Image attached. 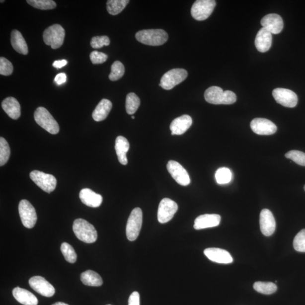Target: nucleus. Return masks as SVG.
<instances>
[{
  "instance_id": "obj_1",
  "label": "nucleus",
  "mask_w": 305,
  "mask_h": 305,
  "mask_svg": "<svg viewBox=\"0 0 305 305\" xmlns=\"http://www.w3.org/2000/svg\"><path fill=\"white\" fill-rule=\"evenodd\" d=\"M205 100L214 105H230L236 101L235 93L230 90L224 91L219 86H213L209 88L204 94Z\"/></svg>"
},
{
  "instance_id": "obj_2",
  "label": "nucleus",
  "mask_w": 305,
  "mask_h": 305,
  "mask_svg": "<svg viewBox=\"0 0 305 305\" xmlns=\"http://www.w3.org/2000/svg\"><path fill=\"white\" fill-rule=\"evenodd\" d=\"M138 42L151 46H159L165 43L168 38L167 33L161 29L144 30L135 35Z\"/></svg>"
},
{
  "instance_id": "obj_3",
  "label": "nucleus",
  "mask_w": 305,
  "mask_h": 305,
  "mask_svg": "<svg viewBox=\"0 0 305 305\" xmlns=\"http://www.w3.org/2000/svg\"><path fill=\"white\" fill-rule=\"evenodd\" d=\"M73 231L76 237L87 244L96 242L97 239V230L94 227L83 219H77L74 222Z\"/></svg>"
},
{
  "instance_id": "obj_4",
  "label": "nucleus",
  "mask_w": 305,
  "mask_h": 305,
  "mask_svg": "<svg viewBox=\"0 0 305 305\" xmlns=\"http://www.w3.org/2000/svg\"><path fill=\"white\" fill-rule=\"evenodd\" d=\"M36 122L49 133L56 135L59 133L60 127L47 109L43 107H39L34 113Z\"/></svg>"
},
{
  "instance_id": "obj_5",
  "label": "nucleus",
  "mask_w": 305,
  "mask_h": 305,
  "mask_svg": "<svg viewBox=\"0 0 305 305\" xmlns=\"http://www.w3.org/2000/svg\"><path fill=\"white\" fill-rule=\"evenodd\" d=\"M65 36L64 28L60 24H55L49 27L43 33V40L45 44L53 49H57L63 45Z\"/></svg>"
},
{
  "instance_id": "obj_6",
  "label": "nucleus",
  "mask_w": 305,
  "mask_h": 305,
  "mask_svg": "<svg viewBox=\"0 0 305 305\" xmlns=\"http://www.w3.org/2000/svg\"><path fill=\"white\" fill-rule=\"evenodd\" d=\"M143 224V212L141 209L137 208L132 211L126 226V235L128 240H137L141 230Z\"/></svg>"
},
{
  "instance_id": "obj_7",
  "label": "nucleus",
  "mask_w": 305,
  "mask_h": 305,
  "mask_svg": "<svg viewBox=\"0 0 305 305\" xmlns=\"http://www.w3.org/2000/svg\"><path fill=\"white\" fill-rule=\"evenodd\" d=\"M187 76L188 73L184 69H172L164 74L159 85L164 89L170 90L185 80Z\"/></svg>"
},
{
  "instance_id": "obj_8",
  "label": "nucleus",
  "mask_w": 305,
  "mask_h": 305,
  "mask_svg": "<svg viewBox=\"0 0 305 305\" xmlns=\"http://www.w3.org/2000/svg\"><path fill=\"white\" fill-rule=\"evenodd\" d=\"M216 6L214 0H197L192 7L191 14L197 20H204L209 17Z\"/></svg>"
},
{
  "instance_id": "obj_9",
  "label": "nucleus",
  "mask_w": 305,
  "mask_h": 305,
  "mask_svg": "<svg viewBox=\"0 0 305 305\" xmlns=\"http://www.w3.org/2000/svg\"><path fill=\"white\" fill-rule=\"evenodd\" d=\"M30 176L31 180L42 190L47 193H51L56 188L57 179L52 175L34 170L30 173Z\"/></svg>"
},
{
  "instance_id": "obj_10",
  "label": "nucleus",
  "mask_w": 305,
  "mask_h": 305,
  "mask_svg": "<svg viewBox=\"0 0 305 305\" xmlns=\"http://www.w3.org/2000/svg\"><path fill=\"white\" fill-rule=\"evenodd\" d=\"M18 209L23 226L27 229L34 228L38 219L34 207L28 201L22 200L19 203Z\"/></svg>"
},
{
  "instance_id": "obj_11",
  "label": "nucleus",
  "mask_w": 305,
  "mask_h": 305,
  "mask_svg": "<svg viewBox=\"0 0 305 305\" xmlns=\"http://www.w3.org/2000/svg\"><path fill=\"white\" fill-rule=\"evenodd\" d=\"M178 209V204L175 201L164 198L159 205L157 214L158 222L163 224L170 221Z\"/></svg>"
},
{
  "instance_id": "obj_12",
  "label": "nucleus",
  "mask_w": 305,
  "mask_h": 305,
  "mask_svg": "<svg viewBox=\"0 0 305 305\" xmlns=\"http://www.w3.org/2000/svg\"><path fill=\"white\" fill-rule=\"evenodd\" d=\"M273 95L278 104L287 108H294L298 102V97L292 90L286 88H276Z\"/></svg>"
},
{
  "instance_id": "obj_13",
  "label": "nucleus",
  "mask_w": 305,
  "mask_h": 305,
  "mask_svg": "<svg viewBox=\"0 0 305 305\" xmlns=\"http://www.w3.org/2000/svg\"><path fill=\"white\" fill-rule=\"evenodd\" d=\"M167 170L177 183L183 186H187L191 183L188 173L178 162L170 160L167 164Z\"/></svg>"
},
{
  "instance_id": "obj_14",
  "label": "nucleus",
  "mask_w": 305,
  "mask_h": 305,
  "mask_svg": "<svg viewBox=\"0 0 305 305\" xmlns=\"http://www.w3.org/2000/svg\"><path fill=\"white\" fill-rule=\"evenodd\" d=\"M29 284L32 290L47 298H51L55 294L54 287L40 276L32 277L29 280Z\"/></svg>"
},
{
  "instance_id": "obj_15",
  "label": "nucleus",
  "mask_w": 305,
  "mask_h": 305,
  "mask_svg": "<svg viewBox=\"0 0 305 305\" xmlns=\"http://www.w3.org/2000/svg\"><path fill=\"white\" fill-rule=\"evenodd\" d=\"M251 129L259 135H271L277 131V127L273 122L265 118H255L250 123Z\"/></svg>"
},
{
  "instance_id": "obj_16",
  "label": "nucleus",
  "mask_w": 305,
  "mask_h": 305,
  "mask_svg": "<svg viewBox=\"0 0 305 305\" xmlns=\"http://www.w3.org/2000/svg\"><path fill=\"white\" fill-rule=\"evenodd\" d=\"M260 229L266 236L273 234L276 229V222L273 213L269 209H263L260 214Z\"/></svg>"
},
{
  "instance_id": "obj_17",
  "label": "nucleus",
  "mask_w": 305,
  "mask_h": 305,
  "mask_svg": "<svg viewBox=\"0 0 305 305\" xmlns=\"http://www.w3.org/2000/svg\"><path fill=\"white\" fill-rule=\"evenodd\" d=\"M261 23L271 34H278L283 30V20L281 16L277 14H270L265 15L262 19Z\"/></svg>"
},
{
  "instance_id": "obj_18",
  "label": "nucleus",
  "mask_w": 305,
  "mask_h": 305,
  "mask_svg": "<svg viewBox=\"0 0 305 305\" xmlns=\"http://www.w3.org/2000/svg\"><path fill=\"white\" fill-rule=\"evenodd\" d=\"M204 254L210 261L218 263L229 264L233 262L231 255L228 251L216 248H210L204 250Z\"/></svg>"
},
{
  "instance_id": "obj_19",
  "label": "nucleus",
  "mask_w": 305,
  "mask_h": 305,
  "mask_svg": "<svg viewBox=\"0 0 305 305\" xmlns=\"http://www.w3.org/2000/svg\"><path fill=\"white\" fill-rule=\"evenodd\" d=\"M221 217L218 214H204L195 221L194 229L197 230L214 228L219 226Z\"/></svg>"
},
{
  "instance_id": "obj_20",
  "label": "nucleus",
  "mask_w": 305,
  "mask_h": 305,
  "mask_svg": "<svg viewBox=\"0 0 305 305\" xmlns=\"http://www.w3.org/2000/svg\"><path fill=\"white\" fill-rule=\"evenodd\" d=\"M192 125V119L188 115H183L173 121L170 129L172 135L184 134Z\"/></svg>"
},
{
  "instance_id": "obj_21",
  "label": "nucleus",
  "mask_w": 305,
  "mask_h": 305,
  "mask_svg": "<svg viewBox=\"0 0 305 305\" xmlns=\"http://www.w3.org/2000/svg\"><path fill=\"white\" fill-rule=\"evenodd\" d=\"M272 45V34L262 27L258 32L255 39V47L259 52L265 53L269 50Z\"/></svg>"
},
{
  "instance_id": "obj_22",
  "label": "nucleus",
  "mask_w": 305,
  "mask_h": 305,
  "mask_svg": "<svg viewBox=\"0 0 305 305\" xmlns=\"http://www.w3.org/2000/svg\"><path fill=\"white\" fill-rule=\"evenodd\" d=\"M79 197L82 203L91 208L100 207L103 201L101 195L98 194L89 188L81 189L79 193Z\"/></svg>"
},
{
  "instance_id": "obj_23",
  "label": "nucleus",
  "mask_w": 305,
  "mask_h": 305,
  "mask_svg": "<svg viewBox=\"0 0 305 305\" xmlns=\"http://www.w3.org/2000/svg\"><path fill=\"white\" fill-rule=\"evenodd\" d=\"M13 295L17 302L24 305H38V300L31 292L19 287L13 290Z\"/></svg>"
},
{
  "instance_id": "obj_24",
  "label": "nucleus",
  "mask_w": 305,
  "mask_h": 305,
  "mask_svg": "<svg viewBox=\"0 0 305 305\" xmlns=\"http://www.w3.org/2000/svg\"><path fill=\"white\" fill-rule=\"evenodd\" d=\"M2 108L8 116L14 120L18 119L21 114L19 103L14 97L5 98L2 102Z\"/></svg>"
},
{
  "instance_id": "obj_25",
  "label": "nucleus",
  "mask_w": 305,
  "mask_h": 305,
  "mask_svg": "<svg viewBox=\"0 0 305 305\" xmlns=\"http://www.w3.org/2000/svg\"><path fill=\"white\" fill-rule=\"evenodd\" d=\"M115 149L119 162L123 165H126L128 163L126 154L130 150L129 141L126 138L119 136L115 140Z\"/></svg>"
},
{
  "instance_id": "obj_26",
  "label": "nucleus",
  "mask_w": 305,
  "mask_h": 305,
  "mask_svg": "<svg viewBox=\"0 0 305 305\" xmlns=\"http://www.w3.org/2000/svg\"><path fill=\"white\" fill-rule=\"evenodd\" d=\"M112 103L108 99H102L99 102L96 108L92 113V118L96 122H101L105 120L108 117L111 109H112Z\"/></svg>"
},
{
  "instance_id": "obj_27",
  "label": "nucleus",
  "mask_w": 305,
  "mask_h": 305,
  "mask_svg": "<svg viewBox=\"0 0 305 305\" xmlns=\"http://www.w3.org/2000/svg\"><path fill=\"white\" fill-rule=\"evenodd\" d=\"M11 44L16 52L23 55H27L28 52L27 44L21 33L14 30L11 34Z\"/></svg>"
},
{
  "instance_id": "obj_28",
  "label": "nucleus",
  "mask_w": 305,
  "mask_h": 305,
  "mask_svg": "<svg viewBox=\"0 0 305 305\" xmlns=\"http://www.w3.org/2000/svg\"><path fill=\"white\" fill-rule=\"evenodd\" d=\"M80 279L84 285L91 287H100L102 285L101 277L96 272L87 270L82 273Z\"/></svg>"
},
{
  "instance_id": "obj_29",
  "label": "nucleus",
  "mask_w": 305,
  "mask_h": 305,
  "mask_svg": "<svg viewBox=\"0 0 305 305\" xmlns=\"http://www.w3.org/2000/svg\"><path fill=\"white\" fill-rule=\"evenodd\" d=\"M129 2V0H109L107 2V10L110 14L116 15L121 13Z\"/></svg>"
},
{
  "instance_id": "obj_30",
  "label": "nucleus",
  "mask_w": 305,
  "mask_h": 305,
  "mask_svg": "<svg viewBox=\"0 0 305 305\" xmlns=\"http://www.w3.org/2000/svg\"><path fill=\"white\" fill-rule=\"evenodd\" d=\"M140 105L139 97L134 93L127 94L126 100V109L129 115H133L138 110Z\"/></svg>"
},
{
  "instance_id": "obj_31",
  "label": "nucleus",
  "mask_w": 305,
  "mask_h": 305,
  "mask_svg": "<svg viewBox=\"0 0 305 305\" xmlns=\"http://www.w3.org/2000/svg\"><path fill=\"white\" fill-rule=\"evenodd\" d=\"M254 289L263 295H271L277 291V286L271 282H255L253 285Z\"/></svg>"
},
{
  "instance_id": "obj_32",
  "label": "nucleus",
  "mask_w": 305,
  "mask_h": 305,
  "mask_svg": "<svg viewBox=\"0 0 305 305\" xmlns=\"http://www.w3.org/2000/svg\"><path fill=\"white\" fill-rule=\"evenodd\" d=\"M125 68L124 65L120 61H115L111 66V73L109 76L111 81H117L120 79L124 75Z\"/></svg>"
},
{
  "instance_id": "obj_33",
  "label": "nucleus",
  "mask_w": 305,
  "mask_h": 305,
  "mask_svg": "<svg viewBox=\"0 0 305 305\" xmlns=\"http://www.w3.org/2000/svg\"><path fill=\"white\" fill-rule=\"evenodd\" d=\"M215 176L218 184H226L231 181L232 172L228 168L221 167L218 169Z\"/></svg>"
},
{
  "instance_id": "obj_34",
  "label": "nucleus",
  "mask_w": 305,
  "mask_h": 305,
  "mask_svg": "<svg viewBox=\"0 0 305 305\" xmlns=\"http://www.w3.org/2000/svg\"><path fill=\"white\" fill-rule=\"evenodd\" d=\"M27 2L32 7L40 10H51L56 7V3L52 0H27Z\"/></svg>"
},
{
  "instance_id": "obj_35",
  "label": "nucleus",
  "mask_w": 305,
  "mask_h": 305,
  "mask_svg": "<svg viewBox=\"0 0 305 305\" xmlns=\"http://www.w3.org/2000/svg\"><path fill=\"white\" fill-rule=\"evenodd\" d=\"M10 155V149L6 140L0 138V166L5 164L9 160Z\"/></svg>"
},
{
  "instance_id": "obj_36",
  "label": "nucleus",
  "mask_w": 305,
  "mask_h": 305,
  "mask_svg": "<svg viewBox=\"0 0 305 305\" xmlns=\"http://www.w3.org/2000/svg\"><path fill=\"white\" fill-rule=\"evenodd\" d=\"M61 250L67 261L71 263L76 261L77 255L71 245L67 242L63 243L61 246Z\"/></svg>"
},
{
  "instance_id": "obj_37",
  "label": "nucleus",
  "mask_w": 305,
  "mask_h": 305,
  "mask_svg": "<svg viewBox=\"0 0 305 305\" xmlns=\"http://www.w3.org/2000/svg\"><path fill=\"white\" fill-rule=\"evenodd\" d=\"M286 157L300 166H305V153L299 151H291L286 154Z\"/></svg>"
},
{
  "instance_id": "obj_38",
  "label": "nucleus",
  "mask_w": 305,
  "mask_h": 305,
  "mask_svg": "<svg viewBox=\"0 0 305 305\" xmlns=\"http://www.w3.org/2000/svg\"><path fill=\"white\" fill-rule=\"evenodd\" d=\"M294 246L296 251L305 253V229L296 234L294 240Z\"/></svg>"
},
{
  "instance_id": "obj_39",
  "label": "nucleus",
  "mask_w": 305,
  "mask_h": 305,
  "mask_svg": "<svg viewBox=\"0 0 305 305\" xmlns=\"http://www.w3.org/2000/svg\"><path fill=\"white\" fill-rule=\"evenodd\" d=\"M13 72V66L4 57L0 58V74L4 76H10Z\"/></svg>"
},
{
  "instance_id": "obj_40",
  "label": "nucleus",
  "mask_w": 305,
  "mask_h": 305,
  "mask_svg": "<svg viewBox=\"0 0 305 305\" xmlns=\"http://www.w3.org/2000/svg\"><path fill=\"white\" fill-rule=\"evenodd\" d=\"M110 43V41L108 36H94L90 42V45L93 48L100 49L104 46H108Z\"/></svg>"
},
{
  "instance_id": "obj_41",
  "label": "nucleus",
  "mask_w": 305,
  "mask_h": 305,
  "mask_svg": "<svg viewBox=\"0 0 305 305\" xmlns=\"http://www.w3.org/2000/svg\"><path fill=\"white\" fill-rule=\"evenodd\" d=\"M108 56L105 53L98 51H93L90 55V60L94 65L104 63L108 60Z\"/></svg>"
},
{
  "instance_id": "obj_42",
  "label": "nucleus",
  "mask_w": 305,
  "mask_h": 305,
  "mask_svg": "<svg viewBox=\"0 0 305 305\" xmlns=\"http://www.w3.org/2000/svg\"><path fill=\"white\" fill-rule=\"evenodd\" d=\"M129 305H140V295L138 292H134L130 295Z\"/></svg>"
},
{
  "instance_id": "obj_43",
  "label": "nucleus",
  "mask_w": 305,
  "mask_h": 305,
  "mask_svg": "<svg viewBox=\"0 0 305 305\" xmlns=\"http://www.w3.org/2000/svg\"><path fill=\"white\" fill-rule=\"evenodd\" d=\"M67 80V76L65 73L58 74L55 77V81L58 85L63 84Z\"/></svg>"
},
{
  "instance_id": "obj_44",
  "label": "nucleus",
  "mask_w": 305,
  "mask_h": 305,
  "mask_svg": "<svg viewBox=\"0 0 305 305\" xmlns=\"http://www.w3.org/2000/svg\"><path fill=\"white\" fill-rule=\"evenodd\" d=\"M68 64V61L67 60H63L59 61H55L53 64V67L59 69L65 67Z\"/></svg>"
},
{
  "instance_id": "obj_45",
  "label": "nucleus",
  "mask_w": 305,
  "mask_h": 305,
  "mask_svg": "<svg viewBox=\"0 0 305 305\" xmlns=\"http://www.w3.org/2000/svg\"><path fill=\"white\" fill-rule=\"evenodd\" d=\"M52 305H69L64 303L58 302V303H55L54 304H53Z\"/></svg>"
},
{
  "instance_id": "obj_46",
  "label": "nucleus",
  "mask_w": 305,
  "mask_h": 305,
  "mask_svg": "<svg viewBox=\"0 0 305 305\" xmlns=\"http://www.w3.org/2000/svg\"><path fill=\"white\" fill-rule=\"evenodd\" d=\"M132 118H133V119H135V117L134 116H132Z\"/></svg>"
},
{
  "instance_id": "obj_47",
  "label": "nucleus",
  "mask_w": 305,
  "mask_h": 305,
  "mask_svg": "<svg viewBox=\"0 0 305 305\" xmlns=\"http://www.w3.org/2000/svg\"><path fill=\"white\" fill-rule=\"evenodd\" d=\"M304 190L305 191V185L304 186Z\"/></svg>"
},
{
  "instance_id": "obj_48",
  "label": "nucleus",
  "mask_w": 305,
  "mask_h": 305,
  "mask_svg": "<svg viewBox=\"0 0 305 305\" xmlns=\"http://www.w3.org/2000/svg\"><path fill=\"white\" fill-rule=\"evenodd\" d=\"M4 2V1H1V2Z\"/></svg>"
},
{
  "instance_id": "obj_49",
  "label": "nucleus",
  "mask_w": 305,
  "mask_h": 305,
  "mask_svg": "<svg viewBox=\"0 0 305 305\" xmlns=\"http://www.w3.org/2000/svg\"></svg>"
}]
</instances>
